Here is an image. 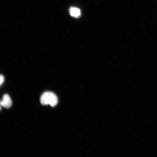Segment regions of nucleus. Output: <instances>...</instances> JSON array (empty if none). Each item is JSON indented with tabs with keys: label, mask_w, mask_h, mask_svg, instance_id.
Returning a JSON list of instances; mask_svg holds the SVG:
<instances>
[{
	"label": "nucleus",
	"mask_w": 157,
	"mask_h": 157,
	"mask_svg": "<svg viewBox=\"0 0 157 157\" xmlns=\"http://www.w3.org/2000/svg\"><path fill=\"white\" fill-rule=\"evenodd\" d=\"M40 103L43 105H49L52 107H55L58 103V98L52 92H45L41 96Z\"/></svg>",
	"instance_id": "nucleus-1"
},
{
	"label": "nucleus",
	"mask_w": 157,
	"mask_h": 157,
	"mask_svg": "<svg viewBox=\"0 0 157 157\" xmlns=\"http://www.w3.org/2000/svg\"><path fill=\"white\" fill-rule=\"evenodd\" d=\"M12 105L11 100L8 94H5L3 96V99L1 102V105L5 108H9Z\"/></svg>",
	"instance_id": "nucleus-2"
},
{
	"label": "nucleus",
	"mask_w": 157,
	"mask_h": 157,
	"mask_svg": "<svg viewBox=\"0 0 157 157\" xmlns=\"http://www.w3.org/2000/svg\"><path fill=\"white\" fill-rule=\"evenodd\" d=\"M69 13L72 17L78 18L81 15L80 10L77 7H72L69 9Z\"/></svg>",
	"instance_id": "nucleus-3"
},
{
	"label": "nucleus",
	"mask_w": 157,
	"mask_h": 157,
	"mask_svg": "<svg viewBox=\"0 0 157 157\" xmlns=\"http://www.w3.org/2000/svg\"><path fill=\"white\" fill-rule=\"evenodd\" d=\"M5 78L4 76L2 75H1L0 76V84L1 86L2 84L4 83V82Z\"/></svg>",
	"instance_id": "nucleus-4"
}]
</instances>
